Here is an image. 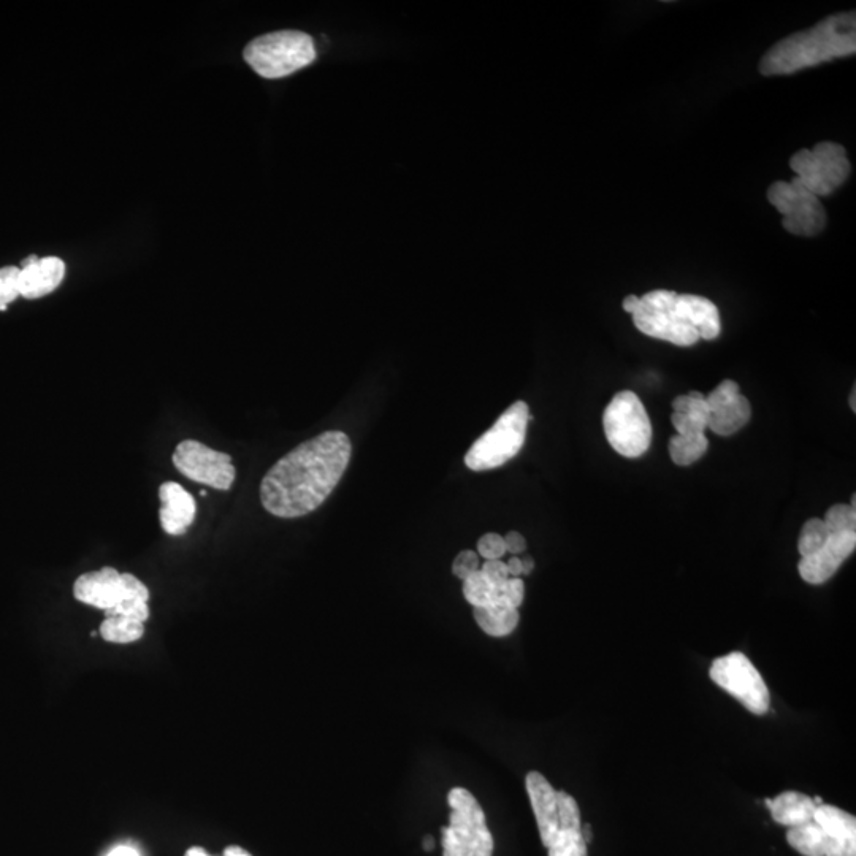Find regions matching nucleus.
<instances>
[{"instance_id":"bb28decb","label":"nucleus","mask_w":856,"mask_h":856,"mask_svg":"<svg viewBox=\"0 0 856 856\" xmlns=\"http://www.w3.org/2000/svg\"><path fill=\"white\" fill-rule=\"evenodd\" d=\"M20 272L18 267L0 268V311L7 310L20 294Z\"/></svg>"},{"instance_id":"c756f323","label":"nucleus","mask_w":856,"mask_h":856,"mask_svg":"<svg viewBox=\"0 0 856 856\" xmlns=\"http://www.w3.org/2000/svg\"><path fill=\"white\" fill-rule=\"evenodd\" d=\"M506 546L505 538L498 533H486L481 536L478 541V555L486 558V560H501L505 557Z\"/></svg>"},{"instance_id":"7c9ffc66","label":"nucleus","mask_w":856,"mask_h":856,"mask_svg":"<svg viewBox=\"0 0 856 856\" xmlns=\"http://www.w3.org/2000/svg\"><path fill=\"white\" fill-rule=\"evenodd\" d=\"M479 570H481V565H479L478 552L462 551L452 563V573L460 581H465V579L470 578L471 574Z\"/></svg>"},{"instance_id":"4c0bfd02","label":"nucleus","mask_w":856,"mask_h":856,"mask_svg":"<svg viewBox=\"0 0 856 856\" xmlns=\"http://www.w3.org/2000/svg\"><path fill=\"white\" fill-rule=\"evenodd\" d=\"M520 560H522V570H524L525 576H527V574L532 573L533 568H535V560H533V558L530 557V555H525V557H520Z\"/></svg>"},{"instance_id":"dca6fc26","label":"nucleus","mask_w":856,"mask_h":856,"mask_svg":"<svg viewBox=\"0 0 856 856\" xmlns=\"http://www.w3.org/2000/svg\"><path fill=\"white\" fill-rule=\"evenodd\" d=\"M73 597L92 608L110 611L123 597L121 573L111 566L81 574L73 584Z\"/></svg>"},{"instance_id":"412c9836","label":"nucleus","mask_w":856,"mask_h":856,"mask_svg":"<svg viewBox=\"0 0 856 856\" xmlns=\"http://www.w3.org/2000/svg\"><path fill=\"white\" fill-rule=\"evenodd\" d=\"M473 616L479 628L492 638H505L519 625V609L473 608Z\"/></svg>"},{"instance_id":"f3484780","label":"nucleus","mask_w":856,"mask_h":856,"mask_svg":"<svg viewBox=\"0 0 856 856\" xmlns=\"http://www.w3.org/2000/svg\"><path fill=\"white\" fill-rule=\"evenodd\" d=\"M159 498L162 503L159 519L164 532L172 536H181L188 532L197 514V505L191 493L186 492L180 484L170 481L162 484Z\"/></svg>"},{"instance_id":"58836bf2","label":"nucleus","mask_w":856,"mask_h":856,"mask_svg":"<svg viewBox=\"0 0 856 856\" xmlns=\"http://www.w3.org/2000/svg\"><path fill=\"white\" fill-rule=\"evenodd\" d=\"M108 856H138V853L129 847H121V849L113 850Z\"/></svg>"},{"instance_id":"ddd939ff","label":"nucleus","mask_w":856,"mask_h":856,"mask_svg":"<svg viewBox=\"0 0 856 856\" xmlns=\"http://www.w3.org/2000/svg\"><path fill=\"white\" fill-rule=\"evenodd\" d=\"M463 597L473 608H514L524 603L525 584L520 578L492 581L481 570L463 581Z\"/></svg>"},{"instance_id":"0eeeda50","label":"nucleus","mask_w":856,"mask_h":856,"mask_svg":"<svg viewBox=\"0 0 856 856\" xmlns=\"http://www.w3.org/2000/svg\"><path fill=\"white\" fill-rule=\"evenodd\" d=\"M532 421L525 402H516L498 417L484 435L474 441L465 455V465L473 471L503 467L524 448L528 422Z\"/></svg>"},{"instance_id":"f257e3e1","label":"nucleus","mask_w":856,"mask_h":856,"mask_svg":"<svg viewBox=\"0 0 856 856\" xmlns=\"http://www.w3.org/2000/svg\"><path fill=\"white\" fill-rule=\"evenodd\" d=\"M351 454V440L340 430L305 441L265 474L260 482L262 506L279 519L313 513L340 484Z\"/></svg>"},{"instance_id":"cd10ccee","label":"nucleus","mask_w":856,"mask_h":856,"mask_svg":"<svg viewBox=\"0 0 856 856\" xmlns=\"http://www.w3.org/2000/svg\"><path fill=\"white\" fill-rule=\"evenodd\" d=\"M110 616L126 617V619L145 623L146 620L150 619V606H148V601L123 600L119 601L115 608L105 611V617Z\"/></svg>"},{"instance_id":"6e6552de","label":"nucleus","mask_w":856,"mask_h":856,"mask_svg":"<svg viewBox=\"0 0 856 856\" xmlns=\"http://www.w3.org/2000/svg\"><path fill=\"white\" fill-rule=\"evenodd\" d=\"M603 427L606 438L617 454L636 459L646 454L652 441V424L641 398L622 390L604 409Z\"/></svg>"},{"instance_id":"2eb2a0df","label":"nucleus","mask_w":856,"mask_h":856,"mask_svg":"<svg viewBox=\"0 0 856 856\" xmlns=\"http://www.w3.org/2000/svg\"><path fill=\"white\" fill-rule=\"evenodd\" d=\"M815 822L825 834V856H856V818L831 804L817 807Z\"/></svg>"},{"instance_id":"9d476101","label":"nucleus","mask_w":856,"mask_h":856,"mask_svg":"<svg viewBox=\"0 0 856 856\" xmlns=\"http://www.w3.org/2000/svg\"><path fill=\"white\" fill-rule=\"evenodd\" d=\"M709 677L752 714L765 715L769 711L771 693L768 685L742 652H731L717 658L709 669Z\"/></svg>"},{"instance_id":"473e14b6","label":"nucleus","mask_w":856,"mask_h":856,"mask_svg":"<svg viewBox=\"0 0 856 856\" xmlns=\"http://www.w3.org/2000/svg\"><path fill=\"white\" fill-rule=\"evenodd\" d=\"M481 571L492 581L505 582L509 579L506 563L501 560H486V563L481 566Z\"/></svg>"},{"instance_id":"9b49d317","label":"nucleus","mask_w":856,"mask_h":856,"mask_svg":"<svg viewBox=\"0 0 856 856\" xmlns=\"http://www.w3.org/2000/svg\"><path fill=\"white\" fill-rule=\"evenodd\" d=\"M768 202L782 214V226L798 237H815L826 227V211L817 195L807 191L798 178L776 181L768 189Z\"/></svg>"},{"instance_id":"f704fd0d","label":"nucleus","mask_w":856,"mask_h":856,"mask_svg":"<svg viewBox=\"0 0 856 856\" xmlns=\"http://www.w3.org/2000/svg\"><path fill=\"white\" fill-rule=\"evenodd\" d=\"M506 568H508L509 578H520L522 574H524V570H522V560L517 555H513V557L509 558L508 563H506Z\"/></svg>"},{"instance_id":"aec40b11","label":"nucleus","mask_w":856,"mask_h":856,"mask_svg":"<svg viewBox=\"0 0 856 856\" xmlns=\"http://www.w3.org/2000/svg\"><path fill=\"white\" fill-rule=\"evenodd\" d=\"M752 416L749 400L744 395H738L733 402L723 408L712 411L707 421V428L720 436H731L739 432L744 425L749 424Z\"/></svg>"},{"instance_id":"39448f33","label":"nucleus","mask_w":856,"mask_h":856,"mask_svg":"<svg viewBox=\"0 0 856 856\" xmlns=\"http://www.w3.org/2000/svg\"><path fill=\"white\" fill-rule=\"evenodd\" d=\"M243 56L260 77L278 80L313 64L316 46L305 32H270L249 42Z\"/></svg>"},{"instance_id":"20e7f679","label":"nucleus","mask_w":856,"mask_h":856,"mask_svg":"<svg viewBox=\"0 0 856 856\" xmlns=\"http://www.w3.org/2000/svg\"><path fill=\"white\" fill-rule=\"evenodd\" d=\"M525 787L541 842L549 856H587L576 799L566 792H557L549 780L536 771L528 772Z\"/></svg>"},{"instance_id":"4468645a","label":"nucleus","mask_w":856,"mask_h":856,"mask_svg":"<svg viewBox=\"0 0 856 856\" xmlns=\"http://www.w3.org/2000/svg\"><path fill=\"white\" fill-rule=\"evenodd\" d=\"M856 547V532L837 533L826 539L825 546L809 557L801 558L798 571L807 584H825L833 578L842 563L853 554Z\"/></svg>"},{"instance_id":"c9c22d12","label":"nucleus","mask_w":856,"mask_h":856,"mask_svg":"<svg viewBox=\"0 0 856 856\" xmlns=\"http://www.w3.org/2000/svg\"><path fill=\"white\" fill-rule=\"evenodd\" d=\"M690 406H692V397L690 395H679V397L674 398V413L687 414Z\"/></svg>"},{"instance_id":"5701e85b","label":"nucleus","mask_w":856,"mask_h":856,"mask_svg":"<svg viewBox=\"0 0 856 856\" xmlns=\"http://www.w3.org/2000/svg\"><path fill=\"white\" fill-rule=\"evenodd\" d=\"M709 449V441H707L704 433L698 435H674L669 440V457L679 467H690L693 463L706 454Z\"/></svg>"},{"instance_id":"79ce46f5","label":"nucleus","mask_w":856,"mask_h":856,"mask_svg":"<svg viewBox=\"0 0 856 856\" xmlns=\"http://www.w3.org/2000/svg\"><path fill=\"white\" fill-rule=\"evenodd\" d=\"M424 847H425V850H432L433 849L432 837H427V839H425Z\"/></svg>"},{"instance_id":"2f4dec72","label":"nucleus","mask_w":856,"mask_h":856,"mask_svg":"<svg viewBox=\"0 0 856 856\" xmlns=\"http://www.w3.org/2000/svg\"><path fill=\"white\" fill-rule=\"evenodd\" d=\"M671 422L677 430V435H698V433L706 432L707 424L698 421L690 414L673 413L671 414Z\"/></svg>"},{"instance_id":"a211bd4d","label":"nucleus","mask_w":856,"mask_h":856,"mask_svg":"<svg viewBox=\"0 0 856 856\" xmlns=\"http://www.w3.org/2000/svg\"><path fill=\"white\" fill-rule=\"evenodd\" d=\"M65 264L59 257H43L21 268L20 294L27 300L42 299L61 286Z\"/></svg>"},{"instance_id":"f03ea898","label":"nucleus","mask_w":856,"mask_h":856,"mask_svg":"<svg viewBox=\"0 0 856 856\" xmlns=\"http://www.w3.org/2000/svg\"><path fill=\"white\" fill-rule=\"evenodd\" d=\"M623 310L633 316L639 332L682 348L715 340L722 330L719 308L700 295L658 289L642 297L628 295Z\"/></svg>"},{"instance_id":"ea45409f","label":"nucleus","mask_w":856,"mask_h":856,"mask_svg":"<svg viewBox=\"0 0 856 856\" xmlns=\"http://www.w3.org/2000/svg\"><path fill=\"white\" fill-rule=\"evenodd\" d=\"M582 837H584V841L587 842V844L592 841V828H590L589 823L582 825Z\"/></svg>"},{"instance_id":"72a5a7b5","label":"nucleus","mask_w":856,"mask_h":856,"mask_svg":"<svg viewBox=\"0 0 856 856\" xmlns=\"http://www.w3.org/2000/svg\"><path fill=\"white\" fill-rule=\"evenodd\" d=\"M505 546L509 554L519 555L527 549V541L519 532H509L505 536Z\"/></svg>"},{"instance_id":"b1692460","label":"nucleus","mask_w":856,"mask_h":856,"mask_svg":"<svg viewBox=\"0 0 856 856\" xmlns=\"http://www.w3.org/2000/svg\"><path fill=\"white\" fill-rule=\"evenodd\" d=\"M100 635L105 641L113 644H130L138 641L145 635V623L137 620L126 619V617H105L100 625Z\"/></svg>"},{"instance_id":"393cba45","label":"nucleus","mask_w":856,"mask_h":856,"mask_svg":"<svg viewBox=\"0 0 856 856\" xmlns=\"http://www.w3.org/2000/svg\"><path fill=\"white\" fill-rule=\"evenodd\" d=\"M828 536L830 533L826 530L823 519L807 520L798 539V551L801 558L809 557V555L820 551L825 546Z\"/></svg>"},{"instance_id":"a878e982","label":"nucleus","mask_w":856,"mask_h":856,"mask_svg":"<svg viewBox=\"0 0 856 856\" xmlns=\"http://www.w3.org/2000/svg\"><path fill=\"white\" fill-rule=\"evenodd\" d=\"M823 524L830 535L856 532V509L850 505L831 506L825 514Z\"/></svg>"},{"instance_id":"e433bc0d","label":"nucleus","mask_w":856,"mask_h":856,"mask_svg":"<svg viewBox=\"0 0 856 856\" xmlns=\"http://www.w3.org/2000/svg\"><path fill=\"white\" fill-rule=\"evenodd\" d=\"M224 856H253L251 853L246 852L245 849H241L238 845H230L224 850Z\"/></svg>"},{"instance_id":"6ab92c4d","label":"nucleus","mask_w":856,"mask_h":856,"mask_svg":"<svg viewBox=\"0 0 856 856\" xmlns=\"http://www.w3.org/2000/svg\"><path fill=\"white\" fill-rule=\"evenodd\" d=\"M765 803L771 811L774 822L787 828L812 822L818 807L811 796L799 792L780 793L774 799H766Z\"/></svg>"},{"instance_id":"37998d69","label":"nucleus","mask_w":856,"mask_h":856,"mask_svg":"<svg viewBox=\"0 0 856 856\" xmlns=\"http://www.w3.org/2000/svg\"><path fill=\"white\" fill-rule=\"evenodd\" d=\"M855 395H856V390H855V389H853V390H852V398H850V405H852V409H853V411H856Z\"/></svg>"},{"instance_id":"7ed1b4c3","label":"nucleus","mask_w":856,"mask_h":856,"mask_svg":"<svg viewBox=\"0 0 856 856\" xmlns=\"http://www.w3.org/2000/svg\"><path fill=\"white\" fill-rule=\"evenodd\" d=\"M856 51L855 12L836 13L807 31L788 35L772 45L761 58V75H792L823 62L847 58Z\"/></svg>"},{"instance_id":"c85d7f7f","label":"nucleus","mask_w":856,"mask_h":856,"mask_svg":"<svg viewBox=\"0 0 856 856\" xmlns=\"http://www.w3.org/2000/svg\"><path fill=\"white\" fill-rule=\"evenodd\" d=\"M738 395H741L739 384L734 383L731 379H727V381H723V383L715 387L711 394H709V397H706L707 406H709L712 413V411H717V409L723 408V406L733 402L734 398L738 397Z\"/></svg>"},{"instance_id":"1a4fd4ad","label":"nucleus","mask_w":856,"mask_h":856,"mask_svg":"<svg viewBox=\"0 0 856 856\" xmlns=\"http://www.w3.org/2000/svg\"><path fill=\"white\" fill-rule=\"evenodd\" d=\"M790 167L799 183L817 197H826L841 188L852 170L844 146L834 142H822L812 150L798 151L790 159Z\"/></svg>"},{"instance_id":"4be33fe9","label":"nucleus","mask_w":856,"mask_h":856,"mask_svg":"<svg viewBox=\"0 0 856 856\" xmlns=\"http://www.w3.org/2000/svg\"><path fill=\"white\" fill-rule=\"evenodd\" d=\"M787 842L804 856H825V834L815 820L788 828Z\"/></svg>"},{"instance_id":"423d86ee","label":"nucleus","mask_w":856,"mask_h":856,"mask_svg":"<svg viewBox=\"0 0 856 856\" xmlns=\"http://www.w3.org/2000/svg\"><path fill=\"white\" fill-rule=\"evenodd\" d=\"M449 825L441 830L444 856H492L493 836L478 799L467 788H452L448 796Z\"/></svg>"},{"instance_id":"f8f14e48","label":"nucleus","mask_w":856,"mask_h":856,"mask_svg":"<svg viewBox=\"0 0 856 856\" xmlns=\"http://www.w3.org/2000/svg\"><path fill=\"white\" fill-rule=\"evenodd\" d=\"M172 460L183 476L216 490H229L237 476L229 454L214 451L200 441H181L173 452Z\"/></svg>"},{"instance_id":"a19ab883","label":"nucleus","mask_w":856,"mask_h":856,"mask_svg":"<svg viewBox=\"0 0 856 856\" xmlns=\"http://www.w3.org/2000/svg\"><path fill=\"white\" fill-rule=\"evenodd\" d=\"M184 856H210L202 847H191Z\"/></svg>"}]
</instances>
